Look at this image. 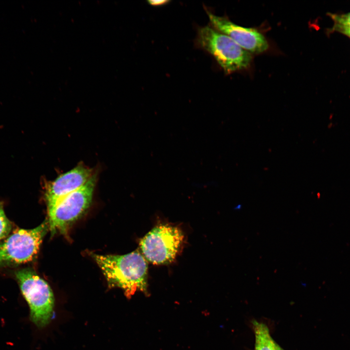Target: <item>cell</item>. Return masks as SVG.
Wrapping results in <instances>:
<instances>
[{"mask_svg":"<svg viewBox=\"0 0 350 350\" xmlns=\"http://www.w3.org/2000/svg\"><path fill=\"white\" fill-rule=\"evenodd\" d=\"M254 350H276L277 344L271 337L268 327L264 323L254 321Z\"/></svg>","mask_w":350,"mask_h":350,"instance_id":"9c48e42d","label":"cell"},{"mask_svg":"<svg viewBox=\"0 0 350 350\" xmlns=\"http://www.w3.org/2000/svg\"><path fill=\"white\" fill-rule=\"evenodd\" d=\"M196 40L198 46L212 55L227 74L246 69L251 63L250 53L210 25L198 28Z\"/></svg>","mask_w":350,"mask_h":350,"instance_id":"7a4b0ae2","label":"cell"},{"mask_svg":"<svg viewBox=\"0 0 350 350\" xmlns=\"http://www.w3.org/2000/svg\"><path fill=\"white\" fill-rule=\"evenodd\" d=\"M206 11L211 27L228 35L249 53H262L269 48L266 39L257 30L237 25L227 18L217 16L207 9Z\"/></svg>","mask_w":350,"mask_h":350,"instance_id":"52a82bcc","label":"cell"},{"mask_svg":"<svg viewBox=\"0 0 350 350\" xmlns=\"http://www.w3.org/2000/svg\"><path fill=\"white\" fill-rule=\"evenodd\" d=\"M109 285L122 289L128 297L136 291L147 292L148 265L137 251L122 255L93 254Z\"/></svg>","mask_w":350,"mask_h":350,"instance_id":"6da1fadb","label":"cell"},{"mask_svg":"<svg viewBox=\"0 0 350 350\" xmlns=\"http://www.w3.org/2000/svg\"><path fill=\"white\" fill-rule=\"evenodd\" d=\"M169 1L168 0H148V2L149 4L153 5V6H160L164 4H167Z\"/></svg>","mask_w":350,"mask_h":350,"instance_id":"4fadbf2b","label":"cell"},{"mask_svg":"<svg viewBox=\"0 0 350 350\" xmlns=\"http://www.w3.org/2000/svg\"><path fill=\"white\" fill-rule=\"evenodd\" d=\"M276 350H283L277 344V347H276Z\"/></svg>","mask_w":350,"mask_h":350,"instance_id":"5bb4252c","label":"cell"},{"mask_svg":"<svg viewBox=\"0 0 350 350\" xmlns=\"http://www.w3.org/2000/svg\"><path fill=\"white\" fill-rule=\"evenodd\" d=\"M334 23L350 27V12L344 14H330Z\"/></svg>","mask_w":350,"mask_h":350,"instance_id":"8fae6325","label":"cell"},{"mask_svg":"<svg viewBox=\"0 0 350 350\" xmlns=\"http://www.w3.org/2000/svg\"><path fill=\"white\" fill-rule=\"evenodd\" d=\"M48 229L46 219L34 228L14 231L0 243V267L17 266L33 260Z\"/></svg>","mask_w":350,"mask_h":350,"instance_id":"277c9868","label":"cell"},{"mask_svg":"<svg viewBox=\"0 0 350 350\" xmlns=\"http://www.w3.org/2000/svg\"><path fill=\"white\" fill-rule=\"evenodd\" d=\"M15 275L21 292L29 305L32 321L39 327L46 326L50 321L53 312L54 299L51 287L30 268L18 270Z\"/></svg>","mask_w":350,"mask_h":350,"instance_id":"3957f363","label":"cell"},{"mask_svg":"<svg viewBox=\"0 0 350 350\" xmlns=\"http://www.w3.org/2000/svg\"><path fill=\"white\" fill-rule=\"evenodd\" d=\"M11 229V223L5 214L3 203L0 202V240L6 238Z\"/></svg>","mask_w":350,"mask_h":350,"instance_id":"30bf717a","label":"cell"},{"mask_svg":"<svg viewBox=\"0 0 350 350\" xmlns=\"http://www.w3.org/2000/svg\"><path fill=\"white\" fill-rule=\"evenodd\" d=\"M331 31L338 32L350 38V27H349L334 23Z\"/></svg>","mask_w":350,"mask_h":350,"instance_id":"7c38bea8","label":"cell"},{"mask_svg":"<svg viewBox=\"0 0 350 350\" xmlns=\"http://www.w3.org/2000/svg\"><path fill=\"white\" fill-rule=\"evenodd\" d=\"M93 175L91 169L79 164L48 183L45 192L48 211L61 199L85 185Z\"/></svg>","mask_w":350,"mask_h":350,"instance_id":"ba28073f","label":"cell"},{"mask_svg":"<svg viewBox=\"0 0 350 350\" xmlns=\"http://www.w3.org/2000/svg\"><path fill=\"white\" fill-rule=\"evenodd\" d=\"M184 236L178 228L168 225L155 227L140 241L145 259L156 264H168L175 259Z\"/></svg>","mask_w":350,"mask_h":350,"instance_id":"8992f818","label":"cell"},{"mask_svg":"<svg viewBox=\"0 0 350 350\" xmlns=\"http://www.w3.org/2000/svg\"><path fill=\"white\" fill-rule=\"evenodd\" d=\"M96 182V175L94 174L85 185L61 199L48 211L49 228L52 235L66 233L86 212L91 203Z\"/></svg>","mask_w":350,"mask_h":350,"instance_id":"5b68a950","label":"cell"}]
</instances>
